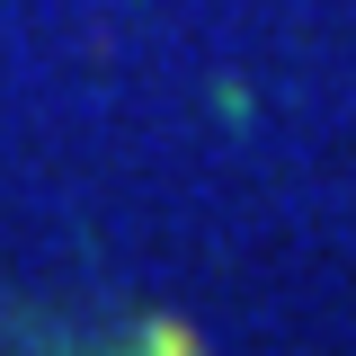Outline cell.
Here are the masks:
<instances>
[{
    "label": "cell",
    "instance_id": "cell-1",
    "mask_svg": "<svg viewBox=\"0 0 356 356\" xmlns=\"http://www.w3.org/2000/svg\"><path fill=\"white\" fill-rule=\"evenodd\" d=\"M143 356H205V348L187 339V321H152L143 330Z\"/></svg>",
    "mask_w": 356,
    "mask_h": 356
}]
</instances>
